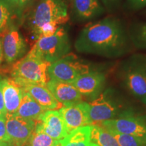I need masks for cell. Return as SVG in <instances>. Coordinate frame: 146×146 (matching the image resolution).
Listing matches in <instances>:
<instances>
[{"instance_id": "obj_1", "label": "cell", "mask_w": 146, "mask_h": 146, "mask_svg": "<svg viewBox=\"0 0 146 146\" xmlns=\"http://www.w3.org/2000/svg\"><path fill=\"white\" fill-rule=\"evenodd\" d=\"M131 45L123 23L116 18L107 17L83 29L74 47L80 53L116 58L130 52Z\"/></svg>"}, {"instance_id": "obj_2", "label": "cell", "mask_w": 146, "mask_h": 146, "mask_svg": "<svg viewBox=\"0 0 146 146\" xmlns=\"http://www.w3.org/2000/svg\"><path fill=\"white\" fill-rule=\"evenodd\" d=\"M89 116L93 125L145 111L143 105L113 87L106 88L96 99L89 102Z\"/></svg>"}, {"instance_id": "obj_3", "label": "cell", "mask_w": 146, "mask_h": 146, "mask_svg": "<svg viewBox=\"0 0 146 146\" xmlns=\"http://www.w3.org/2000/svg\"><path fill=\"white\" fill-rule=\"evenodd\" d=\"M116 77L129 96L146 107V55H131L120 63Z\"/></svg>"}, {"instance_id": "obj_4", "label": "cell", "mask_w": 146, "mask_h": 146, "mask_svg": "<svg viewBox=\"0 0 146 146\" xmlns=\"http://www.w3.org/2000/svg\"><path fill=\"white\" fill-rule=\"evenodd\" d=\"M50 64L29 52L14 64L11 77L20 86L29 84L46 85L49 81L48 67Z\"/></svg>"}, {"instance_id": "obj_5", "label": "cell", "mask_w": 146, "mask_h": 146, "mask_svg": "<svg viewBox=\"0 0 146 146\" xmlns=\"http://www.w3.org/2000/svg\"><path fill=\"white\" fill-rule=\"evenodd\" d=\"M68 20L66 0H41L29 17L28 26L35 39L36 33L43 25L56 23L60 26Z\"/></svg>"}, {"instance_id": "obj_6", "label": "cell", "mask_w": 146, "mask_h": 146, "mask_svg": "<svg viewBox=\"0 0 146 146\" xmlns=\"http://www.w3.org/2000/svg\"><path fill=\"white\" fill-rule=\"evenodd\" d=\"M71 44L68 35L62 27L49 36H42L36 40L31 54L52 64L70 54Z\"/></svg>"}, {"instance_id": "obj_7", "label": "cell", "mask_w": 146, "mask_h": 146, "mask_svg": "<svg viewBox=\"0 0 146 146\" xmlns=\"http://www.w3.org/2000/svg\"><path fill=\"white\" fill-rule=\"evenodd\" d=\"M91 70L90 66L78 59L75 55L68 54L50 64L48 76L50 79L72 83L80 76Z\"/></svg>"}, {"instance_id": "obj_8", "label": "cell", "mask_w": 146, "mask_h": 146, "mask_svg": "<svg viewBox=\"0 0 146 146\" xmlns=\"http://www.w3.org/2000/svg\"><path fill=\"white\" fill-rule=\"evenodd\" d=\"M110 131L146 141V111L99 124Z\"/></svg>"}, {"instance_id": "obj_9", "label": "cell", "mask_w": 146, "mask_h": 146, "mask_svg": "<svg viewBox=\"0 0 146 146\" xmlns=\"http://www.w3.org/2000/svg\"><path fill=\"white\" fill-rule=\"evenodd\" d=\"M3 56L7 63L13 64L23 58L28 50V45L15 25L10 23L3 35Z\"/></svg>"}, {"instance_id": "obj_10", "label": "cell", "mask_w": 146, "mask_h": 146, "mask_svg": "<svg viewBox=\"0 0 146 146\" xmlns=\"http://www.w3.org/2000/svg\"><path fill=\"white\" fill-rule=\"evenodd\" d=\"M72 84L83 98L91 102L96 99L106 88L107 76L103 71L91 70L80 76Z\"/></svg>"}, {"instance_id": "obj_11", "label": "cell", "mask_w": 146, "mask_h": 146, "mask_svg": "<svg viewBox=\"0 0 146 146\" xmlns=\"http://www.w3.org/2000/svg\"><path fill=\"white\" fill-rule=\"evenodd\" d=\"M7 132L10 138L11 146L26 145L35 130L36 122L25 119L16 114L5 115Z\"/></svg>"}, {"instance_id": "obj_12", "label": "cell", "mask_w": 146, "mask_h": 146, "mask_svg": "<svg viewBox=\"0 0 146 146\" xmlns=\"http://www.w3.org/2000/svg\"><path fill=\"white\" fill-rule=\"evenodd\" d=\"M67 133L84 126L92 125L89 116V102L81 101L68 106H63L59 110Z\"/></svg>"}, {"instance_id": "obj_13", "label": "cell", "mask_w": 146, "mask_h": 146, "mask_svg": "<svg viewBox=\"0 0 146 146\" xmlns=\"http://www.w3.org/2000/svg\"><path fill=\"white\" fill-rule=\"evenodd\" d=\"M36 125L47 135L56 140L63 139L68 135L59 110H46Z\"/></svg>"}, {"instance_id": "obj_14", "label": "cell", "mask_w": 146, "mask_h": 146, "mask_svg": "<svg viewBox=\"0 0 146 146\" xmlns=\"http://www.w3.org/2000/svg\"><path fill=\"white\" fill-rule=\"evenodd\" d=\"M54 98L63 106H68L83 101V96L72 83L49 79L46 84Z\"/></svg>"}, {"instance_id": "obj_15", "label": "cell", "mask_w": 146, "mask_h": 146, "mask_svg": "<svg viewBox=\"0 0 146 146\" xmlns=\"http://www.w3.org/2000/svg\"><path fill=\"white\" fill-rule=\"evenodd\" d=\"M1 85L6 114H15L21 104L24 90L12 78L1 77Z\"/></svg>"}, {"instance_id": "obj_16", "label": "cell", "mask_w": 146, "mask_h": 146, "mask_svg": "<svg viewBox=\"0 0 146 146\" xmlns=\"http://www.w3.org/2000/svg\"><path fill=\"white\" fill-rule=\"evenodd\" d=\"M71 4L74 16L81 22L94 19L106 10L100 0H71Z\"/></svg>"}, {"instance_id": "obj_17", "label": "cell", "mask_w": 146, "mask_h": 146, "mask_svg": "<svg viewBox=\"0 0 146 146\" xmlns=\"http://www.w3.org/2000/svg\"><path fill=\"white\" fill-rule=\"evenodd\" d=\"M21 87L45 110H54L60 109L63 106V105L54 98L46 85L29 84Z\"/></svg>"}, {"instance_id": "obj_18", "label": "cell", "mask_w": 146, "mask_h": 146, "mask_svg": "<svg viewBox=\"0 0 146 146\" xmlns=\"http://www.w3.org/2000/svg\"><path fill=\"white\" fill-rule=\"evenodd\" d=\"M45 111L28 93L24 91L21 104L15 114L25 119L38 122Z\"/></svg>"}, {"instance_id": "obj_19", "label": "cell", "mask_w": 146, "mask_h": 146, "mask_svg": "<svg viewBox=\"0 0 146 146\" xmlns=\"http://www.w3.org/2000/svg\"><path fill=\"white\" fill-rule=\"evenodd\" d=\"M91 125L78 128L60 140L62 146H89Z\"/></svg>"}, {"instance_id": "obj_20", "label": "cell", "mask_w": 146, "mask_h": 146, "mask_svg": "<svg viewBox=\"0 0 146 146\" xmlns=\"http://www.w3.org/2000/svg\"><path fill=\"white\" fill-rule=\"evenodd\" d=\"M91 141L99 146H120L112 133L100 125H91Z\"/></svg>"}, {"instance_id": "obj_21", "label": "cell", "mask_w": 146, "mask_h": 146, "mask_svg": "<svg viewBox=\"0 0 146 146\" xmlns=\"http://www.w3.org/2000/svg\"><path fill=\"white\" fill-rule=\"evenodd\" d=\"M131 44L139 50H146V23L137 24L129 32Z\"/></svg>"}, {"instance_id": "obj_22", "label": "cell", "mask_w": 146, "mask_h": 146, "mask_svg": "<svg viewBox=\"0 0 146 146\" xmlns=\"http://www.w3.org/2000/svg\"><path fill=\"white\" fill-rule=\"evenodd\" d=\"M57 140L51 137L36 125L35 130L26 143L27 146H52Z\"/></svg>"}, {"instance_id": "obj_23", "label": "cell", "mask_w": 146, "mask_h": 146, "mask_svg": "<svg viewBox=\"0 0 146 146\" xmlns=\"http://www.w3.org/2000/svg\"><path fill=\"white\" fill-rule=\"evenodd\" d=\"M110 131L116 139L120 146H146L145 140L127 135L120 134L114 131Z\"/></svg>"}, {"instance_id": "obj_24", "label": "cell", "mask_w": 146, "mask_h": 146, "mask_svg": "<svg viewBox=\"0 0 146 146\" xmlns=\"http://www.w3.org/2000/svg\"><path fill=\"white\" fill-rule=\"evenodd\" d=\"M11 7L4 0H0V33H3L10 24Z\"/></svg>"}, {"instance_id": "obj_25", "label": "cell", "mask_w": 146, "mask_h": 146, "mask_svg": "<svg viewBox=\"0 0 146 146\" xmlns=\"http://www.w3.org/2000/svg\"><path fill=\"white\" fill-rule=\"evenodd\" d=\"M0 141L5 142L10 145L11 143L10 138L8 135V132H7L5 120L1 118H0Z\"/></svg>"}, {"instance_id": "obj_26", "label": "cell", "mask_w": 146, "mask_h": 146, "mask_svg": "<svg viewBox=\"0 0 146 146\" xmlns=\"http://www.w3.org/2000/svg\"><path fill=\"white\" fill-rule=\"evenodd\" d=\"M129 8L133 10H138L146 7V0H127Z\"/></svg>"}, {"instance_id": "obj_27", "label": "cell", "mask_w": 146, "mask_h": 146, "mask_svg": "<svg viewBox=\"0 0 146 146\" xmlns=\"http://www.w3.org/2000/svg\"><path fill=\"white\" fill-rule=\"evenodd\" d=\"M106 10L114 11L119 6L122 0H100Z\"/></svg>"}, {"instance_id": "obj_28", "label": "cell", "mask_w": 146, "mask_h": 146, "mask_svg": "<svg viewBox=\"0 0 146 146\" xmlns=\"http://www.w3.org/2000/svg\"><path fill=\"white\" fill-rule=\"evenodd\" d=\"M1 76H0V118L5 119V115H6V110H5V108L4 100H3L2 89H1Z\"/></svg>"}, {"instance_id": "obj_29", "label": "cell", "mask_w": 146, "mask_h": 146, "mask_svg": "<svg viewBox=\"0 0 146 146\" xmlns=\"http://www.w3.org/2000/svg\"><path fill=\"white\" fill-rule=\"evenodd\" d=\"M31 1V0H18L17 8H16L18 12H21L22 9L25 8Z\"/></svg>"}, {"instance_id": "obj_30", "label": "cell", "mask_w": 146, "mask_h": 146, "mask_svg": "<svg viewBox=\"0 0 146 146\" xmlns=\"http://www.w3.org/2000/svg\"><path fill=\"white\" fill-rule=\"evenodd\" d=\"M3 58V36L0 35V66L2 63Z\"/></svg>"}, {"instance_id": "obj_31", "label": "cell", "mask_w": 146, "mask_h": 146, "mask_svg": "<svg viewBox=\"0 0 146 146\" xmlns=\"http://www.w3.org/2000/svg\"><path fill=\"white\" fill-rule=\"evenodd\" d=\"M4 1L6 2L8 4L10 5L12 8H17V5H18V0H4Z\"/></svg>"}, {"instance_id": "obj_32", "label": "cell", "mask_w": 146, "mask_h": 146, "mask_svg": "<svg viewBox=\"0 0 146 146\" xmlns=\"http://www.w3.org/2000/svg\"><path fill=\"white\" fill-rule=\"evenodd\" d=\"M52 146H62V145L60 140H57V141L55 142V143Z\"/></svg>"}, {"instance_id": "obj_33", "label": "cell", "mask_w": 146, "mask_h": 146, "mask_svg": "<svg viewBox=\"0 0 146 146\" xmlns=\"http://www.w3.org/2000/svg\"><path fill=\"white\" fill-rule=\"evenodd\" d=\"M0 146H10V145L8 143H5V142L0 141Z\"/></svg>"}, {"instance_id": "obj_34", "label": "cell", "mask_w": 146, "mask_h": 146, "mask_svg": "<svg viewBox=\"0 0 146 146\" xmlns=\"http://www.w3.org/2000/svg\"><path fill=\"white\" fill-rule=\"evenodd\" d=\"M89 146H99V145H98L97 144L94 143H91V144L89 145Z\"/></svg>"}]
</instances>
